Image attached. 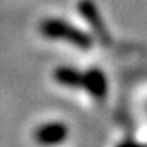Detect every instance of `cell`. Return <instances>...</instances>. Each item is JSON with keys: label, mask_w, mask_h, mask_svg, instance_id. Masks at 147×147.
Instances as JSON below:
<instances>
[{"label": "cell", "mask_w": 147, "mask_h": 147, "mask_svg": "<svg viewBox=\"0 0 147 147\" xmlns=\"http://www.w3.org/2000/svg\"><path fill=\"white\" fill-rule=\"evenodd\" d=\"M39 33L50 41H65L81 50H89L93 45V38L87 32L75 27L62 18L42 20L39 24Z\"/></svg>", "instance_id": "1"}, {"label": "cell", "mask_w": 147, "mask_h": 147, "mask_svg": "<svg viewBox=\"0 0 147 147\" xmlns=\"http://www.w3.org/2000/svg\"><path fill=\"white\" fill-rule=\"evenodd\" d=\"M81 90L87 92L92 98L98 99V101L105 99L107 93H108V78H107L105 72L98 66L83 71Z\"/></svg>", "instance_id": "2"}, {"label": "cell", "mask_w": 147, "mask_h": 147, "mask_svg": "<svg viewBox=\"0 0 147 147\" xmlns=\"http://www.w3.org/2000/svg\"><path fill=\"white\" fill-rule=\"evenodd\" d=\"M69 128L63 122H48L38 126L33 132L35 141L41 146H57L66 141Z\"/></svg>", "instance_id": "3"}, {"label": "cell", "mask_w": 147, "mask_h": 147, "mask_svg": "<svg viewBox=\"0 0 147 147\" xmlns=\"http://www.w3.org/2000/svg\"><path fill=\"white\" fill-rule=\"evenodd\" d=\"M77 9L81 14V17L86 20V23L92 26V29H95L99 39L102 42H105L108 39V35H107L104 20H102L101 14H99V9L95 5V2H92V0H80L77 3Z\"/></svg>", "instance_id": "4"}, {"label": "cell", "mask_w": 147, "mask_h": 147, "mask_svg": "<svg viewBox=\"0 0 147 147\" xmlns=\"http://www.w3.org/2000/svg\"><path fill=\"white\" fill-rule=\"evenodd\" d=\"M53 78L54 81L66 89L81 90V81H83V71H80L74 66H57L53 71Z\"/></svg>", "instance_id": "5"}]
</instances>
